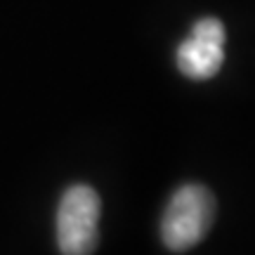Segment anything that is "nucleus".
Masks as SVG:
<instances>
[{"instance_id": "1", "label": "nucleus", "mask_w": 255, "mask_h": 255, "mask_svg": "<svg viewBox=\"0 0 255 255\" xmlns=\"http://www.w3.org/2000/svg\"><path fill=\"white\" fill-rule=\"evenodd\" d=\"M215 222V196L208 187L187 182L175 189L161 215V241L168 251L184 253L199 246Z\"/></svg>"}, {"instance_id": "2", "label": "nucleus", "mask_w": 255, "mask_h": 255, "mask_svg": "<svg viewBox=\"0 0 255 255\" xmlns=\"http://www.w3.org/2000/svg\"><path fill=\"white\" fill-rule=\"evenodd\" d=\"M102 201L88 184L64 191L57 208V246L62 255H92L100 241Z\"/></svg>"}, {"instance_id": "3", "label": "nucleus", "mask_w": 255, "mask_h": 255, "mask_svg": "<svg viewBox=\"0 0 255 255\" xmlns=\"http://www.w3.org/2000/svg\"><path fill=\"white\" fill-rule=\"evenodd\" d=\"M175 62L180 73L191 81H208L218 76L225 62V26L215 17L199 19L189 38L177 45Z\"/></svg>"}]
</instances>
